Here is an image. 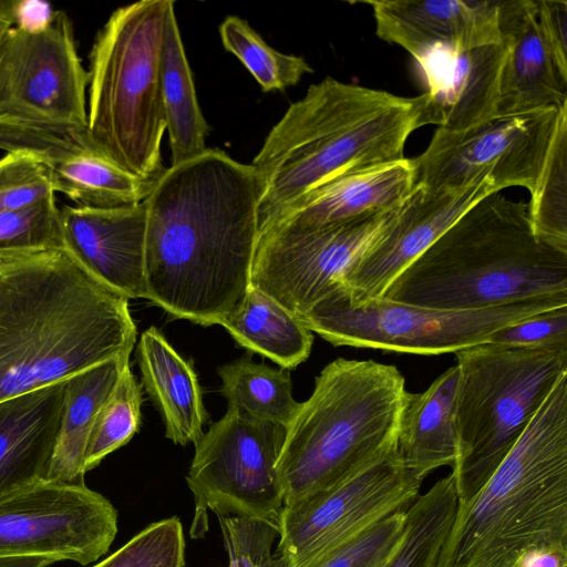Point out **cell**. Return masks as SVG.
Segmentation results:
<instances>
[{
    "instance_id": "6da1fadb",
    "label": "cell",
    "mask_w": 567,
    "mask_h": 567,
    "mask_svg": "<svg viewBox=\"0 0 567 567\" xmlns=\"http://www.w3.org/2000/svg\"><path fill=\"white\" fill-rule=\"evenodd\" d=\"M262 185L220 150L171 165L145 198V298L175 319L220 324L250 287Z\"/></svg>"
},
{
    "instance_id": "7a4b0ae2",
    "label": "cell",
    "mask_w": 567,
    "mask_h": 567,
    "mask_svg": "<svg viewBox=\"0 0 567 567\" xmlns=\"http://www.w3.org/2000/svg\"><path fill=\"white\" fill-rule=\"evenodd\" d=\"M128 300L64 248L0 258V401L130 357Z\"/></svg>"
},
{
    "instance_id": "3957f363",
    "label": "cell",
    "mask_w": 567,
    "mask_h": 567,
    "mask_svg": "<svg viewBox=\"0 0 567 567\" xmlns=\"http://www.w3.org/2000/svg\"><path fill=\"white\" fill-rule=\"evenodd\" d=\"M415 97L344 83L311 84L268 133L250 164L260 177L259 231L306 192L340 174L404 158Z\"/></svg>"
},
{
    "instance_id": "277c9868",
    "label": "cell",
    "mask_w": 567,
    "mask_h": 567,
    "mask_svg": "<svg viewBox=\"0 0 567 567\" xmlns=\"http://www.w3.org/2000/svg\"><path fill=\"white\" fill-rule=\"evenodd\" d=\"M382 297L453 310L567 298V252L534 234L527 204L494 192L458 217Z\"/></svg>"
},
{
    "instance_id": "5b68a950",
    "label": "cell",
    "mask_w": 567,
    "mask_h": 567,
    "mask_svg": "<svg viewBox=\"0 0 567 567\" xmlns=\"http://www.w3.org/2000/svg\"><path fill=\"white\" fill-rule=\"evenodd\" d=\"M567 548V373L456 514L436 567H515L527 550Z\"/></svg>"
},
{
    "instance_id": "8992f818",
    "label": "cell",
    "mask_w": 567,
    "mask_h": 567,
    "mask_svg": "<svg viewBox=\"0 0 567 567\" xmlns=\"http://www.w3.org/2000/svg\"><path fill=\"white\" fill-rule=\"evenodd\" d=\"M405 393L394 365L343 358L326 365L286 427L277 463L284 505L340 483L395 447Z\"/></svg>"
},
{
    "instance_id": "52a82bcc",
    "label": "cell",
    "mask_w": 567,
    "mask_h": 567,
    "mask_svg": "<svg viewBox=\"0 0 567 567\" xmlns=\"http://www.w3.org/2000/svg\"><path fill=\"white\" fill-rule=\"evenodd\" d=\"M171 0H143L117 8L90 51L87 130L110 161L155 183L165 172L166 131L159 66Z\"/></svg>"
},
{
    "instance_id": "ba28073f",
    "label": "cell",
    "mask_w": 567,
    "mask_h": 567,
    "mask_svg": "<svg viewBox=\"0 0 567 567\" xmlns=\"http://www.w3.org/2000/svg\"><path fill=\"white\" fill-rule=\"evenodd\" d=\"M456 353L457 506L485 484L567 373V346L484 342Z\"/></svg>"
},
{
    "instance_id": "9c48e42d",
    "label": "cell",
    "mask_w": 567,
    "mask_h": 567,
    "mask_svg": "<svg viewBox=\"0 0 567 567\" xmlns=\"http://www.w3.org/2000/svg\"><path fill=\"white\" fill-rule=\"evenodd\" d=\"M563 306H567V298H536L465 310L401 303L383 297L354 305L338 290L299 318L333 346L441 354L484 343L503 327Z\"/></svg>"
},
{
    "instance_id": "30bf717a",
    "label": "cell",
    "mask_w": 567,
    "mask_h": 567,
    "mask_svg": "<svg viewBox=\"0 0 567 567\" xmlns=\"http://www.w3.org/2000/svg\"><path fill=\"white\" fill-rule=\"evenodd\" d=\"M286 429L228 405L197 440L186 475L195 502L193 538L207 532V513L278 522L284 493L277 463Z\"/></svg>"
},
{
    "instance_id": "8fae6325",
    "label": "cell",
    "mask_w": 567,
    "mask_h": 567,
    "mask_svg": "<svg viewBox=\"0 0 567 567\" xmlns=\"http://www.w3.org/2000/svg\"><path fill=\"white\" fill-rule=\"evenodd\" d=\"M403 203L319 227L271 226L261 230L250 286L291 313L303 315L342 290L348 271L381 239Z\"/></svg>"
},
{
    "instance_id": "7c38bea8",
    "label": "cell",
    "mask_w": 567,
    "mask_h": 567,
    "mask_svg": "<svg viewBox=\"0 0 567 567\" xmlns=\"http://www.w3.org/2000/svg\"><path fill=\"white\" fill-rule=\"evenodd\" d=\"M422 482L401 463L395 446L340 483L284 505L277 551L289 567H318L382 519L406 509Z\"/></svg>"
},
{
    "instance_id": "4fadbf2b",
    "label": "cell",
    "mask_w": 567,
    "mask_h": 567,
    "mask_svg": "<svg viewBox=\"0 0 567 567\" xmlns=\"http://www.w3.org/2000/svg\"><path fill=\"white\" fill-rule=\"evenodd\" d=\"M565 107L494 116L456 132L436 128L427 147L410 158L414 185L457 189L488 178L499 192L518 186L532 195Z\"/></svg>"
},
{
    "instance_id": "5bb4252c",
    "label": "cell",
    "mask_w": 567,
    "mask_h": 567,
    "mask_svg": "<svg viewBox=\"0 0 567 567\" xmlns=\"http://www.w3.org/2000/svg\"><path fill=\"white\" fill-rule=\"evenodd\" d=\"M87 86L65 12L38 27L16 22L0 37V120L87 125Z\"/></svg>"
},
{
    "instance_id": "9a60e30c",
    "label": "cell",
    "mask_w": 567,
    "mask_h": 567,
    "mask_svg": "<svg viewBox=\"0 0 567 567\" xmlns=\"http://www.w3.org/2000/svg\"><path fill=\"white\" fill-rule=\"evenodd\" d=\"M117 533V512L85 483L43 481L0 498V557L56 556L89 565Z\"/></svg>"
},
{
    "instance_id": "2e32d148",
    "label": "cell",
    "mask_w": 567,
    "mask_h": 567,
    "mask_svg": "<svg viewBox=\"0 0 567 567\" xmlns=\"http://www.w3.org/2000/svg\"><path fill=\"white\" fill-rule=\"evenodd\" d=\"M0 150L32 156L48 171L54 193L64 194L78 206L138 204L154 185L104 156L87 125L0 120Z\"/></svg>"
},
{
    "instance_id": "e0dca14e",
    "label": "cell",
    "mask_w": 567,
    "mask_h": 567,
    "mask_svg": "<svg viewBox=\"0 0 567 567\" xmlns=\"http://www.w3.org/2000/svg\"><path fill=\"white\" fill-rule=\"evenodd\" d=\"M494 192L499 190L488 178L457 189L414 185L385 234L346 275L342 292L348 301L359 305L382 297L458 217Z\"/></svg>"
},
{
    "instance_id": "ac0fdd59",
    "label": "cell",
    "mask_w": 567,
    "mask_h": 567,
    "mask_svg": "<svg viewBox=\"0 0 567 567\" xmlns=\"http://www.w3.org/2000/svg\"><path fill=\"white\" fill-rule=\"evenodd\" d=\"M506 49L502 43L467 50L437 47L415 59L425 91L415 96L417 125L462 131L496 116Z\"/></svg>"
},
{
    "instance_id": "d6986e66",
    "label": "cell",
    "mask_w": 567,
    "mask_h": 567,
    "mask_svg": "<svg viewBox=\"0 0 567 567\" xmlns=\"http://www.w3.org/2000/svg\"><path fill=\"white\" fill-rule=\"evenodd\" d=\"M63 248L95 279L128 299L145 298V203L60 208Z\"/></svg>"
},
{
    "instance_id": "ffe728a7",
    "label": "cell",
    "mask_w": 567,
    "mask_h": 567,
    "mask_svg": "<svg viewBox=\"0 0 567 567\" xmlns=\"http://www.w3.org/2000/svg\"><path fill=\"white\" fill-rule=\"evenodd\" d=\"M377 35L414 60L446 47L467 50L501 43L499 0H370Z\"/></svg>"
},
{
    "instance_id": "44dd1931",
    "label": "cell",
    "mask_w": 567,
    "mask_h": 567,
    "mask_svg": "<svg viewBox=\"0 0 567 567\" xmlns=\"http://www.w3.org/2000/svg\"><path fill=\"white\" fill-rule=\"evenodd\" d=\"M498 28L506 55L496 116L567 104V72L543 39L536 0H499Z\"/></svg>"
},
{
    "instance_id": "7402d4cb",
    "label": "cell",
    "mask_w": 567,
    "mask_h": 567,
    "mask_svg": "<svg viewBox=\"0 0 567 567\" xmlns=\"http://www.w3.org/2000/svg\"><path fill=\"white\" fill-rule=\"evenodd\" d=\"M413 187L410 158L350 171L302 194L261 230L271 226L319 227L350 220L400 205Z\"/></svg>"
},
{
    "instance_id": "603a6c76",
    "label": "cell",
    "mask_w": 567,
    "mask_h": 567,
    "mask_svg": "<svg viewBox=\"0 0 567 567\" xmlns=\"http://www.w3.org/2000/svg\"><path fill=\"white\" fill-rule=\"evenodd\" d=\"M65 382L0 401V498L45 481Z\"/></svg>"
},
{
    "instance_id": "cb8c5ba5",
    "label": "cell",
    "mask_w": 567,
    "mask_h": 567,
    "mask_svg": "<svg viewBox=\"0 0 567 567\" xmlns=\"http://www.w3.org/2000/svg\"><path fill=\"white\" fill-rule=\"evenodd\" d=\"M143 385L159 411L165 436L178 445L196 443L207 412L197 374L154 326L142 332L136 350Z\"/></svg>"
},
{
    "instance_id": "d4e9b609",
    "label": "cell",
    "mask_w": 567,
    "mask_h": 567,
    "mask_svg": "<svg viewBox=\"0 0 567 567\" xmlns=\"http://www.w3.org/2000/svg\"><path fill=\"white\" fill-rule=\"evenodd\" d=\"M458 370L451 367L424 392L406 391L400 415L396 452L401 463L423 481L457 456L455 401Z\"/></svg>"
},
{
    "instance_id": "484cf974",
    "label": "cell",
    "mask_w": 567,
    "mask_h": 567,
    "mask_svg": "<svg viewBox=\"0 0 567 567\" xmlns=\"http://www.w3.org/2000/svg\"><path fill=\"white\" fill-rule=\"evenodd\" d=\"M130 357H117L65 382L59 434L45 481L83 484V461L94 419L114 390Z\"/></svg>"
},
{
    "instance_id": "4316f807",
    "label": "cell",
    "mask_w": 567,
    "mask_h": 567,
    "mask_svg": "<svg viewBox=\"0 0 567 567\" xmlns=\"http://www.w3.org/2000/svg\"><path fill=\"white\" fill-rule=\"evenodd\" d=\"M159 80L172 165H178L207 151L209 127L197 100L174 1L169 2L165 14Z\"/></svg>"
},
{
    "instance_id": "83f0119b",
    "label": "cell",
    "mask_w": 567,
    "mask_h": 567,
    "mask_svg": "<svg viewBox=\"0 0 567 567\" xmlns=\"http://www.w3.org/2000/svg\"><path fill=\"white\" fill-rule=\"evenodd\" d=\"M220 326L243 348L288 370L306 361L311 351L313 334L301 319L251 286Z\"/></svg>"
},
{
    "instance_id": "f1b7e54d",
    "label": "cell",
    "mask_w": 567,
    "mask_h": 567,
    "mask_svg": "<svg viewBox=\"0 0 567 567\" xmlns=\"http://www.w3.org/2000/svg\"><path fill=\"white\" fill-rule=\"evenodd\" d=\"M217 372L221 379L220 392L228 405L256 420L286 429L300 408L292 396L288 369H272L243 358L219 367Z\"/></svg>"
},
{
    "instance_id": "f546056e",
    "label": "cell",
    "mask_w": 567,
    "mask_h": 567,
    "mask_svg": "<svg viewBox=\"0 0 567 567\" xmlns=\"http://www.w3.org/2000/svg\"><path fill=\"white\" fill-rule=\"evenodd\" d=\"M456 509L455 483L449 474L406 508L402 539L384 567H436Z\"/></svg>"
},
{
    "instance_id": "4dcf8cb0",
    "label": "cell",
    "mask_w": 567,
    "mask_h": 567,
    "mask_svg": "<svg viewBox=\"0 0 567 567\" xmlns=\"http://www.w3.org/2000/svg\"><path fill=\"white\" fill-rule=\"evenodd\" d=\"M527 206L534 234L567 252V107L561 112L543 172Z\"/></svg>"
},
{
    "instance_id": "1f68e13d",
    "label": "cell",
    "mask_w": 567,
    "mask_h": 567,
    "mask_svg": "<svg viewBox=\"0 0 567 567\" xmlns=\"http://www.w3.org/2000/svg\"><path fill=\"white\" fill-rule=\"evenodd\" d=\"M219 35L224 48L238 58L264 92L285 90L313 72L302 56L275 50L237 16H228L221 22Z\"/></svg>"
},
{
    "instance_id": "d6a6232c",
    "label": "cell",
    "mask_w": 567,
    "mask_h": 567,
    "mask_svg": "<svg viewBox=\"0 0 567 567\" xmlns=\"http://www.w3.org/2000/svg\"><path fill=\"white\" fill-rule=\"evenodd\" d=\"M142 386L127 363L111 395L99 410L85 447L84 473L125 445L140 430Z\"/></svg>"
},
{
    "instance_id": "836d02e7",
    "label": "cell",
    "mask_w": 567,
    "mask_h": 567,
    "mask_svg": "<svg viewBox=\"0 0 567 567\" xmlns=\"http://www.w3.org/2000/svg\"><path fill=\"white\" fill-rule=\"evenodd\" d=\"M62 248L60 208L55 196L0 214V258Z\"/></svg>"
},
{
    "instance_id": "e575fe53",
    "label": "cell",
    "mask_w": 567,
    "mask_h": 567,
    "mask_svg": "<svg viewBox=\"0 0 567 567\" xmlns=\"http://www.w3.org/2000/svg\"><path fill=\"white\" fill-rule=\"evenodd\" d=\"M185 538L178 517L152 523L93 567H184Z\"/></svg>"
},
{
    "instance_id": "d590c367",
    "label": "cell",
    "mask_w": 567,
    "mask_h": 567,
    "mask_svg": "<svg viewBox=\"0 0 567 567\" xmlns=\"http://www.w3.org/2000/svg\"><path fill=\"white\" fill-rule=\"evenodd\" d=\"M223 543L228 554V567H289L276 550L278 522L264 517L217 515Z\"/></svg>"
},
{
    "instance_id": "8d00e7d4",
    "label": "cell",
    "mask_w": 567,
    "mask_h": 567,
    "mask_svg": "<svg viewBox=\"0 0 567 567\" xmlns=\"http://www.w3.org/2000/svg\"><path fill=\"white\" fill-rule=\"evenodd\" d=\"M55 196L48 171L32 156L9 152L0 158V214Z\"/></svg>"
},
{
    "instance_id": "74e56055",
    "label": "cell",
    "mask_w": 567,
    "mask_h": 567,
    "mask_svg": "<svg viewBox=\"0 0 567 567\" xmlns=\"http://www.w3.org/2000/svg\"><path fill=\"white\" fill-rule=\"evenodd\" d=\"M405 511H399L333 551L318 567H380L396 550L404 532Z\"/></svg>"
},
{
    "instance_id": "f35d334b",
    "label": "cell",
    "mask_w": 567,
    "mask_h": 567,
    "mask_svg": "<svg viewBox=\"0 0 567 567\" xmlns=\"http://www.w3.org/2000/svg\"><path fill=\"white\" fill-rule=\"evenodd\" d=\"M486 342L512 347L567 346V306L503 327L493 332Z\"/></svg>"
},
{
    "instance_id": "ab89813d",
    "label": "cell",
    "mask_w": 567,
    "mask_h": 567,
    "mask_svg": "<svg viewBox=\"0 0 567 567\" xmlns=\"http://www.w3.org/2000/svg\"><path fill=\"white\" fill-rule=\"evenodd\" d=\"M543 39L560 69L567 72V1L536 0Z\"/></svg>"
},
{
    "instance_id": "60d3db41",
    "label": "cell",
    "mask_w": 567,
    "mask_h": 567,
    "mask_svg": "<svg viewBox=\"0 0 567 567\" xmlns=\"http://www.w3.org/2000/svg\"><path fill=\"white\" fill-rule=\"evenodd\" d=\"M567 548L547 546L527 550L517 560L515 567H566Z\"/></svg>"
},
{
    "instance_id": "b9f144b4",
    "label": "cell",
    "mask_w": 567,
    "mask_h": 567,
    "mask_svg": "<svg viewBox=\"0 0 567 567\" xmlns=\"http://www.w3.org/2000/svg\"><path fill=\"white\" fill-rule=\"evenodd\" d=\"M56 556H8L0 557V567H47L60 561Z\"/></svg>"
},
{
    "instance_id": "7bdbcfd3",
    "label": "cell",
    "mask_w": 567,
    "mask_h": 567,
    "mask_svg": "<svg viewBox=\"0 0 567 567\" xmlns=\"http://www.w3.org/2000/svg\"><path fill=\"white\" fill-rule=\"evenodd\" d=\"M16 23V18L12 9L7 8L0 3V32L7 30Z\"/></svg>"
},
{
    "instance_id": "ee69618b",
    "label": "cell",
    "mask_w": 567,
    "mask_h": 567,
    "mask_svg": "<svg viewBox=\"0 0 567 567\" xmlns=\"http://www.w3.org/2000/svg\"><path fill=\"white\" fill-rule=\"evenodd\" d=\"M4 31H6V30H4ZM4 31L0 32V37L2 35V33H3Z\"/></svg>"
},
{
    "instance_id": "f6af8a7d",
    "label": "cell",
    "mask_w": 567,
    "mask_h": 567,
    "mask_svg": "<svg viewBox=\"0 0 567 567\" xmlns=\"http://www.w3.org/2000/svg\"><path fill=\"white\" fill-rule=\"evenodd\" d=\"M388 561H389V560H388ZM388 561H386V563H388ZM386 563H385V564H386ZM385 564H384V565H382V566H380V567H384V566H385Z\"/></svg>"
}]
</instances>
